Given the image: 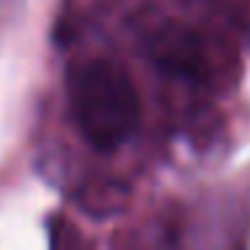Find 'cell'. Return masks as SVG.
<instances>
[{
  "label": "cell",
  "mask_w": 250,
  "mask_h": 250,
  "mask_svg": "<svg viewBox=\"0 0 250 250\" xmlns=\"http://www.w3.org/2000/svg\"><path fill=\"white\" fill-rule=\"evenodd\" d=\"M70 113L81 137L97 151L121 148L140 124V94L113 60L78 65L67 78Z\"/></svg>",
  "instance_id": "1"
},
{
  "label": "cell",
  "mask_w": 250,
  "mask_h": 250,
  "mask_svg": "<svg viewBox=\"0 0 250 250\" xmlns=\"http://www.w3.org/2000/svg\"><path fill=\"white\" fill-rule=\"evenodd\" d=\"M146 51L164 76L183 78V81H207V76L212 73L210 46L205 35L178 19L159 24L148 35Z\"/></svg>",
  "instance_id": "2"
}]
</instances>
